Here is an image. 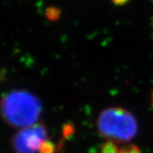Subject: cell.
<instances>
[{
	"mask_svg": "<svg viewBox=\"0 0 153 153\" xmlns=\"http://www.w3.org/2000/svg\"><path fill=\"white\" fill-rule=\"evenodd\" d=\"M41 113L40 100L25 89H12L3 94L0 100V114L13 128H24L36 124Z\"/></svg>",
	"mask_w": 153,
	"mask_h": 153,
	"instance_id": "cell-1",
	"label": "cell"
},
{
	"mask_svg": "<svg viewBox=\"0 0 153 153\" xmlns=\"http://www.w3.org/2000/svg\"><path fill=\"white\" fill-rule=\"evenodd\" d=\"M97 130L108 141L128 143L136 136L138 123L134 116L122 107H108L99 115Z\"/></svg>",
	"mask_w": 153,
	"mask_h": 153,
	"instance_id": "cell-2",
	"label": "cell"
},
{
	"mask_svg": "<svg viewBox=\"0 0 153 153\" xmlns=\"http://www.w3.org/2000/svg\"><path fill=\"white\" fill-rule=\"evenodd\" d=\"M47 138L46 126L38 123L17 132L11 139V146L15 153H37Z\"/></svg>",
	"mask_w": 153,
	"mask_h": 153,
	"instance_id": "cell-3",
	"label": "cell"
},
{
	"mask_svg": "<svg viewBox=\"0 0 153 153\" xmlns=\"http://www.w3.org/2000/svg\"><path fill=\"white\" fill-rule=\"evenodd\" d=\"M119 148L117 146L116 143L111 141H106L103 143L100 146V153H118Z\"/></svg>",
	"mask_w": 153,
	"mask_h": 153,
	"instance_id": "cell-4",
	"label": "cell"
},
{
	"mask_svg": "<svg viewBox=\"0 0 153 153\" xmlns=\"http://www.w3.org/2000/svg\"><path fill=\"white\" fill-rule=\"evenodd\" d=\"M55 143L49 140H44L43 144L41 145V146L39 148V153H55Z\"/></svg>",
	"mask_w": 153,
	"mask_h": 153,
	"instance_id": "cell-5",
	"label": "cell"
},
{
	"mask_svg": "<svg viewBox=\"0 0 153 153\" xmlns=\"http://www.w3.org/2000/svg\"><path fill=\"white\" fill-rule=\"evenodd\" d=\"M60 15H61V11L57 7H54V6L49 7L46 10V17L49 21H52V22H55L59 20Z\"/></svg>",
	"mask_w": 153,
	"mask_h": 153,
	"instance_id": "cell-6",
	"label": "cell"
},
{
	"mask_svg": "<svg viewBox=\"0 0 153 153\" xmlns=\"http://www.w3.org/2000/svg\"><path fill=\"white\" fill-rule=\"evenodd\" d=\"M118 153H141V151L135 145H127L125 146L119 148Z\"/></svg>",
	"mask_w": 153,
	"mask_h": 153,
	"instance_id": "cell-7",
	"label": "cell"
},
{
	"mask_svg": "<svg viewBox=\"0 0 153 153\" xmlns=\"http://www.w3.org/2000/svg\"><path fill=\"white\" fill-rule=\"evenodd\" d=\"M7 80V70L0 68V85H2Z\"/></svg>",
	"mask_w": 153,
	"mask_h": 153,
	"instance_id": "cell-8",
	"label": "cell"
},
{
	"mask_svg": "<svg viewBox=\"0 0 153 153\" xmlns=\"http://www.w3.org/2000/svg\"><path fill=\"white\" fill-rule=\"evenodd\" d=\"M116 6H123L127 4L130 0H111Z\"/></svg>",
	"mask_w": 153,
	"mask_h": 153,
	"instance_id": "cell-9",
	"label": "cell"
},
{
	"mask_svg": "<svg viewBox=\"0 0 153 153\" xmlns=\"http://www.w3.org/2000/svg\"><path fill=\"white\" fill-rule=\"evenodd\" d=\"M152 105L153 107V92H152Z\"/></svg>",
	"mask_w": 153,
	"mask_h": 153,
	"instance_id": "cell-10",
	"label": "cell"
}]
</instances>
